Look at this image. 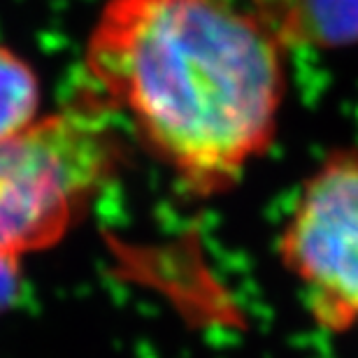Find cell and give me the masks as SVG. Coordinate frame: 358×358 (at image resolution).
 <instances>
[{"label": "cell", "instance_id": "1", "mask_svg": "<svg viewBox=\"0 0 358 358\" xmlns=\"http://www.w3.org/2000/svg\"><path fill=\"white\" fill-rule=\"evenodd\" d=\"M284 56L249 0H105L77 96L126 117L186 193L212 198L270 152Z\"/></svg>", "mask_w": 358, "mask_h": 358}, {"label": "cell", "instance_id": "2", "mask_svg": "<svg viewBox=\"0 0 358 358\" xmlns=\"http://www.w3.org/2000/svg\"><path fill=\"white\" fill-rule=\"evenodd\" d=\"M105 110L77 96L0 147V254L54 247L114 173L117 135Z\"/></svg>", "mask_w": 358, "mask_h": 358}, {"label": "cell", "instance_id": "4", "mask_svg": "<svg viewBox=\"0 0 358 358\" xmlns=\"http://www.w3.org/2000/svg\"><path fill=\"white\" fill-rule=\"evenodd\" d=\"M277 40L289 47L358 45V0H249Z\"/></svg>", "mask_w": 358, "mask_h": 358}, {"label": "cell", "instance_id": "3", "mask_svg": "<svg viewBox=\"0 0 358 358\" xmlns=\"http://www.w3.org/2000/svg\"><path fill=\"white\" fill-rule=\"evenodd\" d=\"M277 256L328 335L358 328V152L333 149L300 184Z\"/></svg>", "mask_w": 358, "mask_h": 358}, {"label": "cell", "instance_id": "5", "mask_svg": "<svg viewBox=\"0 0 358 358\" xmlns=\"http://www.w3.org/2000/svg\"><path fill=\"white\" fill-rule=\"evenodd\" d=\"M42 117L38 70L17 49L0 42V147L24 138Z\"/></svg>", "mask_w": 358, "mask_h": 358}, {"label": "cell", "instance_id": "6", "mask_svg": "<svg viewBox=\"0 0 358 358\" xmlns=\"http://www.w3.org/2000/svg\"><path fill=\"white\" fill-rule=\"evenodd\" d=\"M19 261L14 256L0 254V310L10 303L19 284Z\"/></svg>", "mask_w": 358, "mask_h": 358}]
</instances>
